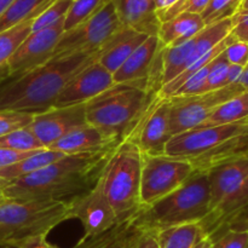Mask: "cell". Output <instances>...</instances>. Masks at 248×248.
Wrapping results in <instances>:
<instances>
[{"label": "cell", "instance_id": "cell-1", "mask_svg": "<svg viewBox=\"0 0 248 248\" xmlns=\"http://www.w3.org/2000/svg\"><path fill=\"white\" fill-rule=\"evenodd\" d=\"M111 152L65 155L40 171L14 181H0V191L11 201H65L96 186Z\"/></svg>", "mask_w": 248, "mask_h": 248}, {"label": "cell", "instance_id": "cell-2", "mask_svg": "<svg viewBox=\"0 0 248 248\" xmlns=\"http://www.w3.org/2000/svg\"><path fill=\"white\" fill-rule=\"evenodd\" d=\"M98 52L51 58L44 65L0 84V111L36 114L53 108L58 94L72 78L97 61Z\"/></svg>", "mask_w": 248, "mask_h": 248}, {"label": "cell", "instance_id": "cell-3", "mask_svg": "<svg viewBox=\"0 0 248 248\" xmlns=\"http://www.w3.org/2000/svg\"><path fill=\"white\" fill-rule=\"evenodd\" d=\"M210 211L207 172L194 171L188 181L173 193L135 215V225L140 232H159L177 225L201 223Z\"/></svg>", "mask_w": 248, "mask_h": 248}, {"label": "cell", "instance_id": "cell-4", "mask_svg": "<svg viewBox=\"0 0 248 248\" xmlns=\"http://www.w3.org/2000/svg\"><path fill=\"white\" fill-rule=\"evenodd\" d=\"M156 97L137 85L114 84L85 104L86 123L123 142Z\"/></svg>", "mask_w": 248, "mask_h": 248}, {"label": "cell", "instance_id": "cell-5", "mask_svg": "<svg viewBox=\"0 0 248 248\" xmlns=\"http://www.w3.org/2000/svg\"><path fill=\"white\" fill-rule=\"evenodd\" d=\"M70 219L65 201H11L0 205V246H22L46 237L55 227Z\"/></svg>", "mask_w": 248, "mask_h": 248}, {"label": "cell", "instance_id": "cell-6", "mask_svg": "<svg viewBox=\"0 0 248 248\" xmlns=\"http://www.w3.org/2000/svg\"><path fill=\"white\" fill-rule=\"evenodd\" d=\"M140 172L142 152L135 140L125 138L111 153L101 174L118 223L130 219L140 211Z\"/></svg>", "mask_w": 248, "mask_h": 248}, {"label": "cell", "instance_id": "cell-7", "mask_svg": "<svg viewBox=\"0 0 248 248\" xmlns=\"http://www.w3.org/2000/svg\"><path fill=\"white\" fill-rule=\"evenodd\" d=\"M123 28L111 0L81 24L63 31L53 51L52 58L77 53H97L104 44Z\"/></svg>", "mask_w": 248, "mask_h": 248}, {"label": "cell", "instance_id": "cell-8", "mask_svg": "<svg viewBox=\"0 0 248 248\" xmlns=\"http://www.w3.org/2000/svg\"><path fill=\"white\" fill-rule=\"evenodd\" d=\"M195 171L186 159L142 154L140 207H147L183 186Z\"/></svg>", "mask_w": 248, "mask_h": 248}, {"label": "cell", "instance_id": "cell-9", "mask_svg": "<svg viewBox=\"0 0 248 248\" xmlns=\"http://www.w3.org/2000/svg\"><path fill=\"white\" fill-rule=\"evenodd\" d=\"M244 91L245 90L239 84H234L196 96L169 98L171 136L173 137L182 132L199 127L217 107Z\"/></svg>", "mask_w": 248, "mask_h": 248}, {"label": "cell", "instance_id": "cell-10", "mask_svg": "<svg viewBox=\"0 0 248 248\" xmlns=\"http://www.w3.org/2000/svg\"><path fill=\"white\" fill-rule=\"evenodd\" d=\"M248 132V119L229 125L198 127L173 136L169 140L165 155L191 160L215 152L224 143Z\"/></svg>", "mask_w": 248, "mask_h": 248}, {"label": "cell", "instance_id": "cell-11", "mask_svg": "<svg viewBox=\"0 0 248 248\" xmlns=\"http://www.w3.org/2000/svg\"><path fill=\"white\" fill-rule=\"evenodd\" d=\"M128 137L136 140L142 154L165 155L167 143L172 137L170 132V99L157 96Z\"/></svg>", "mask_w": 248, "mask_h": 248}, {"label": "cell", "instance_id": "cell-12", "mask_svg": "<svg viewBox=\"0 0 248 248\" xmlns=\"http://www.w3.org/2000/svg\"><path fill=\"white\" fill-rule=\"evenodd\" d=\"M64 19L43 31L31 33L19 45L6 64L9 77L23 74L44 65L52 58L56 45L63 34Z\"/></svg>", "mask_w": 248, "mask_h": 248}, {"label": "cell", "instance_id": "cell-13", "mask_svg": "<svg viewBox=\"0 0 248 248\" xmlns=\"http://www.w3.org/2000/svg\"><path fill=\"white\" fill-rule=\"evenodd\" d=\"M70 219L80 220L85 236H96L108 232L118 224L115 213L107 199L102 177L86 194L69 201Z\"/></svg>", "mask_w": 248, "mask_h": 248}, {"label": "cell", "instance_id": "cell-14", "mask_svg": "<svg viewBox=\"0 0 248 248\" xmlns=\"http://www.w3.org/2000/svg\"><path fill=\"white\" fill-rule=\"evenodd\" d=\"M113 85V75L94 61L67 82L58 94L53 108L86 104Z\"/></svg>", "mask_w": 248, "mask_h": 248}, {"label": "cell", "instance_id": "cell-15", "mask_svg": "<svg viewBox=\"0 0 248 248\" xmlns=\"http://www.w3.org/2000/svg\"><path fill=\"white\" fill-rule=\"evenodd\" d=\"M210 186V211L206 218L216 215L241 190L248 178V156L223 162L207 171Z\"/></svg>", "mask_w": 248, "mask_h": 248}, {"label": "cell", "instance_id": "cell-16", "mask_svg": "<svg viewBox=\"0 0 248 248\" xmlns=\"http://www.w3.org/2000/svg\"><path fill=\"white\" fill-rule=\"evenodd\" d=\"M87 125L85 104L51 108L45 113L33 115L28 127L45 149H48L65 135L77 128Z\"/></svg>", "mask_w": 248, "mask_h": 248}, {"label": "cell", "instance_id": "cell-17", "mask_svg": "<svg viewBox=\"0 0 248 248\" xmlns=\"http://www.w3.org/2000/svg\"><path fill=\"white\" fill-rule=\"evenodd\" d=\"M161 48L157 35L148 36L113 74L114 84L137 85L147 91L148 78L157 52Z\"/></svg>", "mask_w": 248, "mask_h": 248}, {"label": "cell", "instance_id": "cell-18", "mask_svg": "<svg viewBox=\"0 0 248 248\" xmlns=\"http://www.w3.org/2000/svg\"><path fill=\"white\" fill-rule=\"evenodd\" d=\"M119 140L91 125L72 131L53 143L48 149L57 150L64 155L96 154L111 152L119 145Z\"/></svg>", "mask_w": 248, "mask_h": 248}, {"label": "cell", "instance_id": "cell-19", "mask_svg": "<svg viewBox=\"0 0 248 248\" xmlns=\"http://www.w3.org/2000/svg\"><path fill=\"white\" fill-rule=\"evenodd\" d=\"M248 220V178L241 190L229 203L211 217L205 218L200 224L203 232L211 240H215L222 232L229 229H241Z\"/></svg>", "mask_w": 248, "mask_h": 248}, {"label": "cell", "instance_id": "cell-20", "mask_svg": "<svg viewBox=\"0 0 248 248\" xmlns=\"http://www.w3.org/2000/svg\"><path fill=\"white\" fill-rule=\"evenodd\" d=\"M124 28L147 36L157 35L160 21L154 0H111Z\"/></svg>", "mask_w": 248, "mask_h": 248}, {"label": "cell", "instance_id": "cell-21", "mask_svg": "<svg viewBox=\"0 0 248 248\" xmlns=\"http://www.w3.org/2000/svg\"><path fill=\"white\" fill-rule=\"evenodd\" d=\"M147 38L144 34L123 27L98 51L97 62L113 75Z\"/></svg>", "mask_w": 248, "mask_h": 248}, {"label": "cell", "instance_id": "cell-22", "mask_svg": "<svg viewBox=\"0 0 248 248\" xmlns=\"http://www.w3.org/2000/svg\"><path fill=\"white\" fill-rule=\"evenodd\" d=\"M206 27L201 15L182 14L160 24L157 38L164 47H173L190 40Z\"/></svg>", "mask_w": 248, "mask_h": 248}, {"label": "cell", "instance_id": "cell-23", "mask_svg": "<svg viewBox=\"0 0 248 248\" xmlns=\"http://www.w3.org/2000/svg\"><path fill=\"white\" fill-rule=\"evenodd\" d=\"M138 232L135 216L125 222L118 223L108 232L96 236H84L73 248H128Z\"/></svg>", "mask_w": 248, "mask_h": 248}, {"label": "cell", "instance_id": "cell-24", "mask_svg": "<svg viewBox=\"0 0 248 248\" xmlns=\"http://www.w3.org/2000/svg\"><path fill=\"white\" fill-rule=\"evenodd\" d=\"M63 156L65 155L57 150L41 149L17 164L0 169V181H14V179L29 176V174L40 171L44 167L53 164L57 160L62 159Z\"/></svg>", "mask_w": 248, "mask_h": 248}, {"label": "cell", "instance_id": "cell-25", "mask_svg": "<svg viewBox=\"0 0 248 248\" xmlns=\"http://www.w3.org/2000/svg\"><path fill=\"white\" fill-rule=\"evenodd\" d=\"M246 119H248V91H244L217 107L199 127L229 125Z\"/></svg>", "mask_w": 248, "mask_h": 248}, {"label": "cell", "instance_id": "cell-26", "mask_svg": "<svg viewBox=\"0 0 248 248\" xmlns=\"http://www.w3.org/2000/svg\"><path fill=\"white\" fill-rule=\"evenodd\" d=\"M155 234L159 248H194L206 236L199 223L177 225Z\"/></svg>", "mask_w": 248, "mask_h": 248}, {"label": "cell", "instance_id": "cell-27", "mask_svg": "<svg viewBox=\"0 0 248 248\" xmlns=\"http://www.w3.org/2000/svg\"><path fill=\"white\" fill-rule=\"evenodd\" d=\"M53 0H14L0 17V33L28 19L35 18Z\"/></svg>", "mask_w": 248, "mask_h": 248}, {"label": "cell", "instance_id": "cell-28", "mask_svg": "<svg viewBox=\"0 0 248 248\" xmlns=\"http://www.w3.org/2000/svg\"><path fill=\"white\" fill-rule=\"evenodd\" d=\"M34 18L24 21L7 31L0 33V75H6V64L24 39L31 33V24Z\"/></svg>", "mask_w": 248, "mask_h": 248}, {"label": "cell", "instance_id": "cell-29", "mask_svg": "<svg viewBox=\"0 0 248 248\" xmlns=\"http://www.w3.org/2000/svg\"><path fill=\"white\" fill-rule=\"evenodd\" d=\"M109 1L110 0H73L63 22V31H68L81 24Z\"/></svg>", "mask_w": 248, "mask_h": 248}, {"label": "cell", "instance_id": "cell-30", "mask_svg": "<svg viewBox=\"0 0 248 248\" xmlns=\"http://www.w3.org/2000/svg\"><path fill=\"white\" fill-rule=\"evenodd\" d=\"M0 148L16 152H34L45 149L28 126L0 137Z\"/></svg>", "mask_w": 248, "mask_h": 248}, {"label": "cell", "instance_id": "cell-31", "mask_svg": "<svg viewBox=\"0 0 248 248\" xmlns=\"http://www.w3.org/2000/svg\"><path fill=\"white\" fill-rule=\"evenodd\" d=\"M73 0H53L40 15L34 18L31 24V33L48 28L65 18Z\"/></svg>", "mask_w": 248, "mask_h": 248}, {"label": "cell", "instance_id": "cell-32", "mask_svg": "<svg viewBox=\"0 0 248 248\" xmlns=\"http://www.w3.org/2000/svg\"><path fill=\"white\" fill-rule=\"evenodd\" d=\"M241 2L242 0H211L201 17L206 26L232 18L239 11Z\"/></svg>", "mask_w": 248, "mask_h": 248}, {"label": "cell", "instance_id": "cell-33", "mask_svg": "<svg viewBox=\"0 0 248 248\" xmlns=\"http://www.w3.org/2000/svg\"><path fill=\"white\" fill-rule=\"evenodd\" d=\"M210 1L211 0H178L172 6L156 11L157 18L160 23H162L182 14L201 15L208 6Z\"/></svg>", "mask_w": 248, "mask_h": 248}, {"label": "cell", "instance_id": "cell-34", "mask_svg": "<svg viewBox=\"0 0 248 248\" xmlns=\"http://www.w3.org/2000/svg\"><path fill=\"white\" fill-rule=\"evenodd\" d=\"M229 65L230 63L225 60L223 52L211 62L210 69H208L207 82H206V92L216 91V90L228 86L227 74Z\"/></svg>", "mask_w": 248, "mask_h": 248}, {"label": "cell", "instance_id": "cell-35", "mask_svg": "<svg viewBox=\"0 0 248 248\" xmlns=\"http://www.w3.org/2000/svg\"><path fill=\"white\" fill-rule=\"evenodd\" d=\"M211 64V63H210ZM210 64L198 70L195 74L191 75L182 86L177 90L172 97H184V96H196V94L206 93V82H207L208 69ZM171 98V97H170Z\"/></svg>", "mask_w": 248, "mask_h": 248}, {"label": "cell", "instance_id": "cell-36", "mask_svg": "<svg viewBox=\"0 0 248 248\" xmlns=\"http://www.w3.org/2000/svg\"><path fill=\"white\" fill-rule=\"evenodd\" d=\"M31 120H33L31 114L10 110L0 111V137L18 128L27 127Z\"/></svg>", "mask_w": 248, "mask_h": 248}, {"label": "cell", "instance_id": "cell-37", "mask_svg": "<svg viewBox=\"0 0 248 248\" xmlns=\"http://www.w3.org/2000/svg\"><path fill=\"white\" fill-rule=\"evenodd\" d=\"M213 248H247L248 230L229 229L212 240Z\"/></svg>", "mask_w": 248, "mask_h": 248}, {"label": "cell", "instance_id": "cell-38", "mask_svg": "<svg viewBox=\"0 0 248 248\" xmlns=\"http://www.w3.org/2000/svg\"><path fill=\"white\" fill-rule=\"evenodd\" d=\"M223 56L230 64L246 67L248 64V44L234 40L225 47Z\"/></svg>", "mask_w": 248, "mask_h": 248}, {"label": "cell", "instance_id": "cell-39", "mask_svg": "<svg viewBox=\"0 0 248 248\" xmlns=\"http://www.w3.org/2000/svg\"><path fill=\"white\" fill-rule=\"evenodd\" d=\"M232 35L235 40L248 44V14H236L232 17Z\"/></svg>", "mask_w": 248, "mask_h": 248}, {"label": "cell", "instance_id": "cell-40", "mask_svg": "<svg viewBox=\"0 0 248 248\" xmlns=\"http://www.w3.org/2000/svg\"><path fill=\"white\" fill-rule=\"evenodd\" d=\"M36 152H39V150H34V152H16V150L0 148V169H4V167L17 164V162L22 161L26 157L35 154Z\"/></svg>", "mask_w": 248, "mask_h": 248}, {"label": "cell", "instance_id": "cell-41", "mask_svg": "<svg viewBox=\"0 0 248 248\" xmlns=\"http://www.w3.org/2000/svg\"><path fill=\"white\" fill-rule=\"evenodd\" d=\"M128 248H159L156 234L152 232H140V230H138V232L135 235Z\"/></svg>", "mask_w": 248, "mask_h": 248}, {"label": "cell", "instance_id": "cell-42", "mask_svg": "<svg viewBox=\"0 0 248 248\" xmlns=\"http://www.w3.org/2000/svg\"><path fill=\"white\" fill-rule=\"evenodd\" d=\"M244 68L245 67H241V65L230 64L227 74V85L239 84V80L241 78L242 72H244Z\"/></svg>", "mask_w": 248, "mask_h": 248}, {"label": "cell", "instance_id": "cell-43", "mask_svg": "<svg viewBox=\"0 0 248 248\" xmlns=\"http://www.w3.org/2000/svg\"><path fill=\"white\" fill-rule=\"evenodd\" d=\"M21 247H23V248H58V247L53 246V245L48 244V242L46 241V237H39V239L31 240V241L22 245Z\"/></svg>", "mask_w": 248, "mask_h": 248}, {"label": "cell", "instance_id": "cell-44", "mask_svg": "<svg viewBox=\"0 0 248 248\" xmlns=\"http://www.w3.org/2000/svg\"><path fill=\"white\" fill-rule=\"evenodd\" d=\"M177 1H178V0H154V4L155 7H156V11H160V10H165L167 9V7L172 6V5L176 4Z\"/></svg>", "mask_w": 248, "mask_h": 248}, {"label": "cell", "instance_id": "cell-45", "mask_svg": "<svg viewBox=\"0 0 248 248\" xmlns=\"http://www.w3.org/2000/svg\"><path fill=\"white\" fill-rule=\"evenodd\" d=\"M239 85L245 91H248V64L244 68V72H242L241 78L239 80Z\"/></svg>", "mask_w": 248, "mask_h": 248}, {"label": "cell", "instance_id": "cell-46", "mask_svg": "<svg viewBox=\"0 0 248 248\" xmlns=\"http://www.w3.org/2000/svg\"><path fill=\"white\" fill-rule=\"evenodd\" d=\"M194 248H213V242L210 237L205 236L201 241H199Z\"/></svg>", "mask_w": 248, "mask_h": 248}, {"label": "cell", "instance_id": "cell-47", "mask_svg": "<svg viewBox=\"0 0 248 248\" xmlns=\"http://www.w3.org/2000/svg\"><path fill=\"white\" fill-rule=\"evenodd\" d=\"M12 2H14V0H0V17L6 12V10L9 9Z\"/></svg>", "mask_w": 248, "mask_h": 248}, {"label": "cell", "instance_id": "cell-48", "mask_svg": "<svg viewBox=\"0 0 248 248\" xmlns=\"http://www.w3.org/2000/svg\"><path fill=\"white\" fill-rule=\"evenodd\" d=\"M237 14H248V0H242Z\"/></svg>", "mask_w": 248, "mask_h": 248}, {"label": "cell", "instance_id": "cell-49", "mask_svg": "<svg viewBox=\"0 0 248 248\" xmlns=\"http://www.w3.org/2000/svg\"><path fill=\"white\" fill-rule=\"evenodd\" d=\"M5 201H6V199H5V196L2 195V193L0 191V205H1V203H4Z\"/></svg>", "mask_w": 248, "mask_h": 248}, {"label": "cell", "instance_id": "cell-50", "mask_svg": "<svg viewBox=\"0 0 248 248\" xmlns=\"http://www.w3.org/2000/svg\"><path fill=\"white\" fill-rule=\"evenodd\" d=\"M0 248H23L21 246H12V245H7V246H0Z\"/></svg>", "mask_w": 248, "mask_h": 248}, {"label": "cell", "instance_id": "cell-51", "mask_svg": "<svg viewBox=\"0 0 248 248\" xmlns=\"http://www.w3.org/2000/svg\"><path fill=\"white\" fill-rule=\"evenodd\" d=\"M239 230H248V220H247L246 223H245V224H244V227H242L241 229H239Z\"/></svg>", "mask_w": 248, "mask_h": 248}, {"label": "cell", "instance_id": "cell-52", "mask_svg": "<svg viewBox=\"0 0 248 248\" xmlns=\"http://www.w3.org/2000/svg\"><path fill=\"white\" fill-rule=\"evenodd\" d=\"M247 248H248V247H247Z\"/></svg>", "mask_w": 248, "mask_h": 248}]
</instances>
